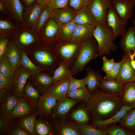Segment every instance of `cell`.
Listing matches in <instances>:
<instances>
[{"instance_id":"1f68e13d","label":"cell","mask_w":135,"mask_h":135,"mask_svg":"<svg viewBox=\"0 0 135 135\" xmlns=\"http://www.w3.org/2000/svg\"><path fill=\"white\" fill-rule=\"evenodd\" d=\"M19 26L8 19L0 20V38L10 37Z\"/></svg>"},{"instance_id":"60d3db41","label":"cell","mask_w":135,"mask_h":135,"mask_svg":"<svg viewBox=\"0 0 135 135\" xmlns=\"http://www.w3.org/2000/svg\"><path fill=\"white\" fill-rule=\"evenodd\" d=\"M53 11L48 5L44 6L42 12L33 29L38 33L48 20L52 16Z\"/></svg>"},{"instance_id":"277c9868","label":"cell","mask_w":135,"mask_h":135,"mask_svg":"<svg viewBox=\"0 0 135 135\" xmlns=\"http://www.w3.org/2000/svg\"><path fill=\"white\" fill-rule=\"evenodd\" d=\"M10 38V42L25 51L40 44L38 33L25 26H19Z\"/></svg>"},{"instance_id":"7c38bea8","label":"cell","mask_w":135,"mask_h":135,"mask_svg":"<svg viewBox=\"0 0 135 135\" xmlns=\"http://www.w3.org/2000/svg\"><path fill=\"white\" fill-rule=\"evenodd\" d=\"M3 2L7 15L19 26H25L23 17V7L20 0H7Z\"/></svg>"},{"instance_id":"d6a6232c","label":"cell","mask_w":135,"mask_h":135,"mask_svg":"<svg viewBox=\"0 0 135 135\" xmlns=\"http://www.w3.org/2000/svg\"><path fill=\"white\" fill-rule=\"evenodd\" d=\"M72 75L68 66L64 61L61 60L59 66L54 72L53 78L54 82L70 78Z\"/></svg>"},{"instance_id":"74e56055","label":"cell","mask_w":135,"mask_h":135,"mask_svg":"<svg viewBox=\"0 0 135 135\" xmlns=\"http://www.w3.org/2000/svg\"><path fill=\"white\" fill-rule=\"evenodd\" d=\"M18 100L10 92L7 98L0 104V112L10 117Z\"/></svg>"},{"instance_id":"7bdbcfd3","label":"cell","mask_w":135,"mask_h":135,"mask_svg":"<svg viewBox=\"0 0 135 135\" xmlns=\"http://www.w3.org/2000/svg\"><path fill=\"white\" fill-rule=\"evenodd\" d=\"M72 118L78 123L87 124L89 120V114L86 108L80 107L74 111L71 115Z\"/></svg>"},{"instance_id":"83f0119b","label":"cell","mask_w":135,"mask_h":135,"mask_svg":"<svg viewBox=\"0 0 135 135\" xmlns=\"http://www.w3.org/2000/svg\"><path fill=\"white\" fill-rule=\"evenodd\" d=\"M32 108L30 105L22 98L18 100L10 118L12 120L23 117L30 113Z\"/></svg>"},{"instance_id":"6da1fadb","label":"cell","mask_w":135,"mask_h":135,"mask_svg":"<svg viewBox=\"0 0 135 135\" xmlns=\"http://www.w3.org/2000/svg\"><path fill=\"white\" fill-rule=\"evenodd\" d=\"M92 94L86 102V108L93 120L108 119L114 115L124 105L121 96L117 93L99 88Z\"/></svg>"},{"instance_id":"52a82bcc","label":"cell","mask_w":135,"mask_h":135,"mask_svg":"<svg viewBox=\"0 0 135 135\" xmlns=\"http://www.w3.org/2000/svg\"><path fill=\"white\" fill-rule=\"evenodd\" d=\"M59 26L52 16L50 18L38 33L40 44L51 47L58 40Z\"/></svg>"},{"instance_id":"44dd1931","label":"cell","mask_w":135,"mask_h":135,"mask_svg":"<svg viewBox=\"0 0 135 135\" xmlns=\"http://www.w3.org/2000/svg\"><path fill=\"white\" fill-rule=\"evenodd\" d=\"M119 44L124 54L135 52V30L133 26L130 27L122 36Z\"/></svg>"},{"instance_id":"30bf717a","label":"cell","mask_w":135,"mask_h":135,"mask_svg":"<svg viewBox=\"0 0 135 135\" xmlns=\"http://www.w3.org/2000/svg\"><path fill=\"white\" fill-rule=\"evenodd\" d=\"M32 75L30 72L21 65L17 69L13 78L12 94L18 99L23 98L24 87L27 80Z\"/></svg>"},{"instance_id":"91938a15","label":"cell","mask_w":135,"mask_h":135,"mask_svg":"<svg viewBox=\"0 0 135 135\" xmlns=\"http://www.w3.org/2000/svg\"><path fill=\"white\" fill-rule=\"evenodd\" d=\"M134 58L132 59L130 61V63L132 67L135 70V60Z\"/></svg>"},{"instance_id":"c3c4849f","label":"cell","mask_w":135,"mask_h":135,"mask_svg":"<svg viewBox=\"0 0 135 135\" xmlns=\"http://www.w3.org/2000/svg\"><path fill=\"white\" fill-rule=\"evenodd\" d=\"M14 83L13 78L6 77L0 74V90L7 89L12 90Z\"/></svg>"},{"instance_id":"7a4b0ae2","label":"cell","mask_w":135,"mask_h":135,"mask_svg":"<svg viewBox=\"0 0 135 135\" xmlns=\"http://www.w3.org/2000/svg\"><path fill=\"white\" fill-rule=\"evenodd\" d=\"M26 51L32 54L31 55L35 63L37 64V66L43 72H54L59 66L61 60L50 47L40 44Z\"/></svg>"},{"instance_id":"94428289","label":"cell","mask_w":135,"mask_h":135,"mask_svg":"<svg viewBox=\"0 0 135 135\" xmlns=\"http://www.w3.org/2000/svg\"><path fill=\"white\" fill-rule=\"evenodd\" d=\"M132 21L133 24V27L135 30V19L133 20Z\"/></svg>"},{"instance_id":"f1b7e54d","label":"cell","mask_w":135,"mask_h":135,"mask_svg":"<svg viewBox=\"0 0 135 135\" xmlns=\"http://www.w3.org/2000/svg\"><path fill=\"white\" fill-rule=\"evenodd\" d=\"M76 24L72 21L67 23L59 25L56 35L58 40L70 41Z\"/></svg>"},{"instance_id":"b9f144b4","label":"cell","mask_w":135,"mask_h":135,"mask_svg":"<svg viewBox=\"0 0 135 135\" xmlns=\"http://www.w3.org/2000/svg\"><path fill=\"white\" fill-rule=\"evenodd\" d=\"M77 124L81 135H108L105 130L97 128L92 125L87 124Z\"/></svg>"},{"instance_id":"680465c9","label":"cell","mask_w":135,"mask_h":135,"mask_svg":"<svg viewBox=\"0 0 135 135\" xmlns=\"http://www.w3.org/2000/svg\"><path fill=\"white\" fill-rule=\"evenodd\" d=\"M27 8H28L36 0H23Z\"/></svg>"},{"instance_id":"2e32d148","label":"cell","mask_w":135,"mask_h":135,"mask_svg":"<svg viewBox=\"0 0 135 135\" xmlns=\"http://www.w3.org/2000/svg\"><path fill=\"white\" fill-rule=\"evenodd\" d=\"M44 6L36 2L24 11L23 17L25 26L33 28L39 18Z\"/></svg>"},{"instance_id":"ee69618b","label":"cell","mask_w":135,"mask_h":135,"mask_svg":"<svg viewBox=\"0 0 135 135\" xmlns=\"http://www.w3.org/2000/svg\"><path fill=\"white\" fill-rule=\"evenodd\" d=\"M12 120L10 117L0 112V132L1 134H11L13 129L11 124Z\"/></svg>"},{"instance_id":"d6986e66","label":"cell","mask_w":135,"mask_h":135,"mask_svg":"<svg viewBox=\"0 0 135 135\" xmlns=\"http://www.w3.org/2000/svg\"><path fill=\"white\" fill-rule=\"evenodd\" d=\"M96 26L92 24H76L70 41L82 42L92 36Z\"/></svg>"},{"instance_id":"3957f363","label":"cell","mask_w":135,"mask_h":135,"mask_svg":"<svg viewBox=\"0 0 135 135\" xmlns=\"http://www.w3.org/2000/svg\"><path fill=\"white\" fill-rule=\"evenodd\" d=\"M92 37L82 42L78 54L70 68L73 75L83 70L89 63L99 56L97 42Z\"/></svg>"},{"instance_id":"ab89813d","label":"cell","mask_w":135,"mask_h":135,"mask_svg":"<svg viewBox=\"0 0 135 135\" xmlns=\"http://www.w3.org/2000/svg\"><path fill=\"white\" fill-rule=\"evenodd\" d=\"M22 51L20 64L30 72L32 75L38 74L42 72L41 68L36 65L28 56L26 51Z\"/></svg>"},{"instance_id":"e575fe53","label":"cell","mask_w":135,"mask_h":135,"mask_svg":"<svg viewBox=\"0 0 135 135\" xmlns=\"http://www.w3.org/2000/svg\"><path fill=\"white\" fill-rule=\"evenodd\" d=\"M35 135H53L54 131L48 122L41 118L36 120L34 128Z\"/></svg>"},{"instance_id":"e0dca14e","label":"cell","mask_w":135,"mask_h":135,"mask_svg":"<svg viewBox=\"0 0 135 135\" xmlns=\"http://www.w3.org/2000/svg\"><path fill=\"white\" fill-rule=\"evenodd\" d=\"M70 78L54 82L45 93L54 97L57 101L65 98L67 97Z\"/></svg>"},{"instance_id":"6125c7cd","label":"cell","mask_w":135,"mask_h":135,"mask_svg":"<svg viewBox=\"0 0 135 135\" xmlns=\"http://www.w3.org/2000/svg\"><path fill=\"white\" fill-rule=\"evenodd\" d=\"M1 0V1H2V2H4V1H6V0Z\"/></svg>"},{"instance_id":"d590c367","label":"cell","mask_w":135,"mask_h":135,"mask_svg":"<svg viewBox=\"0 0 135 135\" xmlns=\"http://www.w3.org/2000/svg\"><path fill=\"white\" fill-rule=\"evenodd\" d=\"M57 132L61 135H80L77 124L65 122L57 126Z\"/></svg>"},{"instance_id":"816d5d0a","label":"cell","mask_w":135,"mask_h":135,"mask_svg":"<svg viewBox=\"0 0 135 135\" xmlns=\"http://www.w3.org/2000/svg\"><path fill=\"white\" fill-rule=\"evenodd\" d=\"M102 59L103 64L102 70L106 73L112 70L116 62L113 59H108L104 56H103Z\"/></svg>"},{"instance_id":"484cf974","label":"cell","mask_w":135,"mask_h":135,"mask_svg":"<svg viewBox=\"0 0 135 135\" xmlns=\"http://www.w3.org/2000/svg\"><path fill=\"white\" fill-rule=\"evenodd\" d=\"M5 56L16 69L20 66L22 51L15 44L10 42Z\"/></svg>"},{"instance_id":"9c48e42d","label":"cell","mask_w":135,"mask_h":135,"mask_svg":"<svg viewBox=\"0 0 135 135\" xmlns=\"http://www.w3.org/2000/svg\"><path fill=\"white\" fill-rule=\"evenodd\" d=\"M135 57L134 53L124 55L117 80L123 84L135 81V70L130 63L132 59Z\"/></svg>"},{"instance_id":"5b68a950","label":"cell","mask_w":135,"mask_h":135,"mask_svg":"<svg viewBox=\"0 0 135 135\" xmlns=\"http://www.w3.org/2000/svg\"><path fill=\"white\" fill-rule=\"evenodd\" d=\"M93 36L97 42L100 56L108 55L111 51L116 49L117 46L114 42L112 31L107 25L99 24L96 26Z\"/></svg>"},{"instance_id":"11a10c76","label":"cell","mask_w":135,"mask_h":135,"mask_svg":"<svg viewBox=\"0 0 135 135\" xmlns=\"http://www.w3.org/2000/svg\"><path fill=\"white\" fill-rule=\"evenodd\" d=\"M10 92V91L7 89L0 90V104L7 98Z\"/></svg>"},{"instance_id":"f5cc1de1","label":"cell","mask_w":135,"mask_h":135,"mask_svg":"<svg viewBox=\"0 0 135 135\" xmlns=\"http://www.w3.org/2000/svg\"><path fill=\"white\" fill-rule=\"evenodd\" d=\"M10 42L9 38H0V60L5 56Z\"/></svg>"},{"instance_id":"f546056e","label":"cell","mask_w":135,"mask_h":135,"mask_svg":"<svg viewBox=\"0 0 135 135\" xmlns=\"http://www.w3.org/2000/svg\"><path fill=\"white\" fill-rule=\"evenodd\" d=\"M38 113L37 110L28 116L19 119L16 122V125L27 131L30 135H35L34 126Z\"/></svg>"},{"instance_id":"7402d4cb","label":"cell","mask_w":135,"mask_h":135,"mask_svg":"<svg viewBox=\"0 0 135 135\" xmlns=\"http://www.w3.org/2000/svg\"><path fill=\"white\" fill-rule=\"evenodd\" d=\"M76 24H86L96 26L99 24L88 7H84L78 11L72 21Z\"/></svg>"},{"instance_id":"8fae6325","label":"cell","mask_w":135,"mask_h":135,"mask_svg":"<svg viewBox=\"0 0 135 135\" xmlns=\"http://www.w3.org/2000/svg\"><path fill=\"white\" fill-rule=\"evenodd\" d=\"M112 0H92L88 7L98 22L107 25V10Z\"/></svg>"},{"instance_id":"4fadbf2b","label":"cell","mask_w":135,"mask_h":135,"mask_svg":"<svg viewBox=\"0 0 135 135\" xmlns=\"http://www.w3.org/2000/svg\"><path fill=\"white\" fill-rule=\"evenodd\" d=\"M112 3L118 15L127 24L132 17L135 0H112Z\"/></svg>"},{"instance_id":"bcb514c9","label":"cell","mask_w":135,"mask_h":135,"mask_svg":"<svg viewBox=\"0 0 135 135\" xmlns=\"http://www.w3.org/2000/svg\"><path fill=\"white\" fill-rule=\"evenodd\" d=\"M86 86V77L82 79H77L74 78L72 76L70 78L68 92Z\"/></svg>"},{"instance_id":"7dc6e473","label":"cell","mask_w":135,"mask_h":135,"mask_svg":"<svg viewBox=\"0 0 135 135\" xmlns=\"http://www.w3.org/2000/svg\"><path fill=\"white\" fill-rule=\"evenodd\" d=\"M92 0H70L69 4L76 11L82 8L88 7Z\"/></svg>"},{"instance_id":"cb8c5ba5","label":"cell","mask_w":135,"mask_h":135,"mask_svg":"<svg viewBox=\"0 0 135 135\" xmlns=\"http://www.w3.org/2000/svg\"><path fill=\"white\" fill-rule=\"evenodd\" d=\"M121 97L124 105L135 106V81L124 84Z\"/></svg>"},{"instance_id":"4dcf8cb0","label":"cell","mask_w":135,"mask_h":135,"mask_svg":"<svg viewBox=\"0 0 135 135\" xmlns=\"http://www.w3.org/2000/svg\"><path fill=\"white\" fill-rule=\"evenodd\" d=\"M124 84L117 80H105L102 78L100 88L117 93L121 96Z\"/></svg>"},{"instance_id":"f6af8a7d","label":"cell","mask_w":135,"mask_h":135,"mask_svg":"<svg viewBox=\"0 0 135 135\" xmlns=\"http://www.w3.org/2000/svg\"><path fill=\"white\" fill-rule=\"evenodd\" d=\"M108 135H134L135 132L130 131L121 126L116 124L110 125L104 129Z\"/></svg>"},{"instance_id":"8992f818","label":"cell","mask_w":135,"mask_h":135,"mask_svg":"<svg viewBox=\"0 0 135 135\" xmlns=\"http://www.w3.org/2000/svg\"><path fill=\"white\" fill-rule=\"evenodd\" d=\"M83 42L58 40L50 47L59 58L64 61L70 68L78 54Z\"/></svg>"},{"instance_id":"db71d44e","label":"cell","mask_w":135,"mask_h":135,"mask_svg":"<svg viewBox=\"0 0 135 135\" xmlns=\"http://www.w3.org/2000/svg\"><path fill=\"white\" fill-rule=\"evenodd\" d=\"M11 134L12 135H30L27 131L18 125H16L13 128Z\"/></svg>"},{"instance_id":"d4e9b609","label":"cell","mask_w":135,"mask_h":135,"mask_svg":"<svg viewBox=\"0 0 135 135\" xmlns=\"http://www.w3.org/2000/svg\"><path fill=\"white\" fill-rule=\"evenodd\" d=\"M87 73L86 78V86L91 93L100 88V81L102 77L98 71L94 70L90 67L86 68Z\"/></svg>"},{"instance_id":"f907efd6","label":"cell","mask_w":135,"mask_h":135,"mask_svg":"<svg viewBox=\"0 0 135 135\" xmlns=\"http://www.w3.org/2000/svg\"><path fill=\"white\" fill-rule=\"evenodd\" d=\"M70 0H52L48 5L52 10L67 7Z\"/></svg>"},{"instance_id":"836d02e7","label":"cell","mask_w":135,"mask_h":135,"mask_svg":"<svg viewBox=\"0 0 135 135\" xmlns=\"http://www.w3.org/2000/svg\"><path fill=\"white\" fill-rule=\"evenodd\" d=\"M92 94V93L86 86L68 92L67 96L73 99L86 103L91 98Z\"/></svg>"},{"instance_id":"6f0895ef","label":"cell","mask_w":135,"mask_h":135,"mask_svg":"<svg viewBox=\"0 0 135 135\" xmlns=\"http://www.w3.org/2000/svg\"><path fill=\"white\" fill-rule=\"evenodd\" d=\"M52 0H36L38 2L44 6L48 5Z\"/></svg>"},{"instance_id":"f35d334b","label":"cell","mask_w":135,"mask_h":135,"mask_svg":"<svg viewBox=\"0 0 135 135\" xmlns=\"http://www.w3.org/2000/svg\"><path fill=\"white\" fill-rule=\"evenodd\" d=\"M16 70L5 56L0 60V74L2 76L14 78Z\"/></svg>"},{"instance_id":"9a60e30c","label":"cell","mask_w":135,"mask_h":135,"mask_svg":"<svg viewBox=\"0 0 135 135\" xmlns=\"http://www.w3.org/2000/svg\"><path fill=\"white\" fill-rule=\"evenodd\" d=\"M35 88L41 94L45 93L54 82L53 76L50 73L41 72L30 77Z\"/></svg>"},{"instance_id":"4316f807","label":"cell","mask_w":135,"mask_h":135,"mask_svg":"<svg viewBox=\"0 0 135 135\" xmlns=\"http://www.w3.org/2000/svg\"><path fill=\"white\" fill-rule=\"evenodd\" d=\"M40 94L30 82H26L23 90V98L32 108L36 106L40 96Z\"/></svg>"},{"instance_id":"681fc988","label":"cell","mask_w":135,"mask_h":135,"mask_svg":"<svg viewBox=\"0 0 135 135\" xmlns=\"http://www.w3.org/2000/svg\"><path fill=\"white\" fill-rule=\"evenodd\" d=\"M122 62V60L119 62H116L112 70L106 73L103 78L105 80H117Z\"/></svg>"},{"instance_id":"ffe728a7","label":"cell","mask_w":135,"mask_h":135,"mask_svg":"<svg viewBox=\"0 0 135 135\" xmlns=\"http://www.w3.org/2000/svg\"><path fill=\"white\" fill-rule=\"evenodd\" d=\"M79 100L67 97L57 101L52 110V114L60 119L64 120L68 112Z\"/></svg>"},{"instance_id":"603a6c76","label":"cell","mask_w":135,"mask_h":135,"mask_svg":"<svg viewBox=\"0 0 135 135\" xmlns=\"http://www.w3.org/2000/svg\"><path fill=\"white\" fill-rule=\"evenodd\" d=\"M76 12L74 9L67 7L55 9L53 11L52 16L56 22L60 25L72 21Z\"/></svg>"},{"instance_id":"9f6ffc18","label":"cell","mask_w":135,"mask_h":135,"mask_svg":"<svg viewBox=\"0 0 135 135\" xmlns=\"http://www.w3.org/2000/svg\"><path fill=\"white\" fill-rule=\"evenodd\" d=\"M0 12L1 13L5 15H7L6 9L4 2L2 1L0 2Z\"/></svg>"},{"instance_id":"5bb4252c","label":"cell","mask_w":135,"mask_h":135,"mask_svg":"<svg viewBox=\"0 0 135 135\" xmlns=\"http://www.w3.org/2000/svg\"><path fill=\"white\" fill-rule=\"evenodd\" d=\"M57 101L53 96L45 93L40 96L36 108L38 111V115L41 117H51L52 110Z\"/></svg>"},{"instance_id":"8d00e7d4","label":"cell","mask_w":135,"mask_h":135,"mask_svg":"<svg viewBox=\"0 0 135 135\" xmlns=\"http://www.w3.org/2000/svg\"><path fill=\"white\" fill-rule=\"evenodd\" d=\"M118 122L126 129L135 132V107L129 110Z\"/></svg>"},{"instance_id":"ba28073f","label":"cell","mask_w":135,"mask_h":135,"mask_svg":"<svg viewBox=\"0 0 135 135\" xmlns=\"http://www.w3.org/2000/svg\"><path fill=\"white\" fill-rule=\"evenodd\" d=\"M106 21L107 25L112 31L114 40L126 31V24L117 13L112 2L107 10Z\"/></svg>"},{"instance_id":"ac0fdd59","label":"cell","mask_w":135,"mask_h":135,"mask_svg":"<svg viewBox=\"0 0 135 135\" xmlns=\"http://www.w3.org/2000/svg\"><path fill=\"white\" fill-rule=\"evenodd\" d=\"M135 107V106L123 105L120 110L111 118L104 120H93L92 125L97 128L104 130L110 124L118 122L129 110Z\"/></svg>"}]
</instances>
